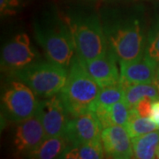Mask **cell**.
<instances>
[{
	"label": "cell",
	"mask_w": 159,
	"mask_h": 159,
	"mask_svg": "<svg viewBox=\"0 0 159 159\" xmlns=\"http://www.w3.org/2000/svg\"><path fill=\"white\" fill-rule=\"evenodd\" d=\"M124 93L125 89L121 82L116 85L102 88L99 92V95L94 102L92 109L95 106H111L116 102H120L124 100Z\"/></svg>",
	"instance_id": "20"
},
{
	"label": "cell",
	"mask_w": 159,
	"mask_h": 159,
	"mask_svg": "<svg viewBox=\"0 0 159 159\" xmlns=\"http://www.w3.org/2000/svg\"><path fill=\"white\" fill-rule=\"evenodd\" d=\"M150 119L156 122L157 125H159V99L154 100L151 105V112H150Z\"/></svg>",
	"instance_id": "23"
},
{
	"label": "cell",
	"mask_w": 159,
	"mask_h": 159,
	"mask_svg": "<svg viewBox=\"0 0 159 159\" xmlns=\"http://www.w3.org/2000/svg\"><path fill=\"white\" fill-rule=\"evenodd\" d=\"M146 97L152 100L159 99V90L154 82L130 84L125 88L124 101L129 109L134 108L139 101Z\"/></svg>",
	"instance_id": "18"
},
{
	"label": "cell",
	"mask_w": 159,
	"mask_h": 159,
	"mask_svg": "<svg viewBox=\"0 0 159 159\" xmlns=\"http://www.w3.org/2000/svg\"><path fill=\"white\" fill-rule=\"evenodd\" d=\"M36 113L43 125L47 137L65 135L68 115L59 93L39 101Z\"/></svg>",
	"instance_id": "7"
},
{
	"label": "cell",
	"mask_w": 159,
	"mask_h": 159,
	"mask_svg": "<svg viewBox=\"0 0 159 159\" xmlns=\"http://www.w3.org/2000/svg\"><path fill=\"white\" fill-rule=\"evenodd\" d=\"M34 34L48 60L66 68L70 67L76 51L69 25L66 26L62 23L37 25Z\"/></svg>",
	"instance_id": "4"
},
{
	"label": "cell",
	"mask_w": 159,
	"mask_h": 159,
	"mask_svg": "<svg viewBox=\"0 0 159 159\" xmlns=\"http://www.w3.org/2000/svg\"><path fill=\"white\" fill-rule=\"evenodd\" d=\"M67 68L49 61H35L15 72L18 80H21L34 91L43 97H51L60 93L66 82Z\"/></svg>",
	"instance_id": "3"
},
{
	"label": "cell",
	"mask_w": 159,
	"mask_h": 159,
	"mask_svg": "<svg viewBox=\"0 0 159 159\" xmlns=\"http://www.w3.org/2000/svg\"><path fill=\"white\" fill-rule=\"evenodd\" d=\"M68 141L65 135L46 137L37 148L28 154L30 158H60L69 147Z\"/></svg>",
	"instance_id": "15"
},
{
	"label": "cell",
	"mask_w": 159,
	"mask_h": 159,
	"mask_svg": "<svg viewBox=\"0 0 159 159\" xmlns=\"http://www.w3.org/2000/svg\"><path fill=\"white\" fill-rule=\"evenodd\" d=\"M77 56L87 61L100 57L109 50L104 29L96 16H89L70 21Z\"/></svg>",
	"instance_id": "5"
},
{
	"label": "cell",
	"mask_w": 159,
	"mask_h": 159,
	"mask_svg": "<svg viewBox=\"0 0 159 159\" xmlns=\"http://www.w3.org/2000/svg\"><path fill=\"white\" fill-rule=\"evenodd\" d=\"M145 54L159 64V20L148 33L146 39Z\"/></svg>",
	"instance_id": "21"
},
{
	"label": "cell",
	"mask_w": 159,
	"mask_h": 159,
	"mask_svg": "<svg viewBox=\"0 0 159 159\" xmlns=\"http://www.w3.org/2000/svg\"><path fill=\"white\" fill-rule=\"evenodd\" d=\"M134 158L152 159L157 157L159 145V129L132 138Z\"/></svg>",
	"instance_id": "16"
},
{
	"label": "cell",
	"mask_w": 159,
	"mask_h": 159,
	"mask_svg": "<svg viewBox=\"0 0 159 159\" xmlns=\"http://www.w3.org/2000/svg\"><path fill=\"white\" fill-rule=\"evenodd\" d=\"M157 158H159V145L157 147Z\"/></svg>",
	"instance_id": "25"
},
{
	"label": "cell",
	"mask_w": 159,
	"mask_h": 159,
	"mask_svg": "<svg viewBox=\"0 0 159 159\" xmlns=\"http://www.w3.org/2000/svg\"><path fill=\"white\" fill-rule=\"evenodd\" d=\"M153 82L154 84L157 86V88L159 90V64L157 69V73H156V75H155V79H154Z\"/></svg>",
	"instance_id": "24"
},
{
	"label": "cell",
	"mask_w": 159,
	"mask_h": 159,
	"mask_svg": "<svg viewBox=\"0 0 159 159\" xmlns=\"http://www.w3.org/2000/svg\"><path fill=\"white\" fill-rule=\"evenodd\" d=\"M117 60L115 54L109 49L102 56L82 62L88 73L102 89L120 82V73L118 70Z\"/></svg>",
	"instance_id": "13"
},
{
	"label": "cell",
	"mask_w": 159,
	"mask_h": 159,
	"mask_svg": "<svg viewBox=\"0 0 159 159\" xmlns=\"http://www.w3.org/2000/svg\"><path fill=\"white\" fill-rule=\"evenodd\" d=\"M158 128H159V125H158Z\"/></svg>",
	"instance_id": "26"
},
{
	"label": "cell",
	"mask_w": 159,
	"mask_h": 159,
	"mask_svg": "<svg viewBox=\"0 0 159 159\" xmlns=\"http://www.w3.org/2000/svg\"><path fill=\"white\" fill-rule=\"evenodd\" d=\"M102 140H95L80 145H71L60 158L65 159H101L104 157Z\"/></svg>",
	"instance_id": "17"
},
{
	"label": "cell",
	"mask_w": 159,
	"mask_h": 159,
	"mask_svg": "<svg viewBox=\"0 0 159 159\" xmlns=\"http://www.w3.org/2000/svg\"><path fill=\"white\" fill-rule=\"evenodd\" d=\"M129 111L130 109L124 100L111 106H95L92 109V111L97 115L102 129L115 125L125 126L129 119Z\"/></svg>",
	"instance_id": "14"
},
{
	"label": "cell",
	"mask_w": 159,
	"mask_h": 159,
	"mask_svg": "<svg viewBox=\"0 0 159 159\" xmlns=\"http://www.w3.org/2000/svg\"><path fill=\"white\" fill-rule=\"evenodd\" d=\"M101 88L87 71L82 60L74 57L68 70L66 82L59 95L70 116L91 111Z\"/></svg>",
	"instance_id": "1"
},
{
	"label": "cell",
	"mask_w": 159,
	"mask_h": 159,
	"mask_svg": "<svg viewBox=\"0 0 159 159\" xmlns=\"http://www.w3.org/2000/svg\"><path fill=\"white\" fill-rule=\"evenodd\" d=\"M102 127L97 115L89 111L85 113L73 116L69 119L65 136L69 144L80 145L85 142L101 139Z\"/></svg>",
	"instance_id": "9"
},
{
	"label": "cell",
	"mask_w": 159,
	"mask_h": 159,
	"mask_svg": "<svg viewBox=\"0 0 159 159\" xmlns=\"http://www.w3.org/2000/svg\"><path fill=\"white\" fill-rule=\"evenodd\" d=\"M103 29L109 49L119 62L135 60L145 54L146 39L139 20H120L109 23Z\"/></svg>",
	"instance_id": "2"
},
{
	"label": "cell",
	"mask_w": 159,
	"mask_h": 159,
	"mask_svg": "<svg viewBox=\"0 0 159 159\" xmlns=\"http://www.w3.org/2000/svg\"><path fill=\"white\" fill-rule=\"evenodd\" d=\"M153 101L154 100H152L151 98L146 97L138 102L134 109L140 117H142V118H149L150 117L151 105H152Z\"/></svg>",
	"instance_id": "22"
},
{
	"label": "cell",
	"mask_w": 159,
	"mask_h": 159,
	"mask_svg": "<svg viewBox=\"0 0 159 159\" xmlns=\"http://www.w3.org/2000/svg\"><path fill=\"white\" fill-rule=\"evenodd\" d=\"M47 137L37 113L19 122L13 134V147L18 154H28L37 148Z\"/></svg>",
	"instance_id": "10"
},
{
	"label": "cell",
	"mask_w": 159,
	"mask_h": 159,
	"mask_svg": "<svg viewBox=\"0 0 159 159\" xmlns=\"http://www.w3.org/2000/svg\"><path fill=\"white\" fill-rule=\"evenodd\" d=\"M120 64V82L124 89L130 84L152 83L158 63L144 54L142 57Z\"/></svg>",
	"instance_id": "11"
},
{
	"label": "cell",
	"mask_w": 159,
	"mask_h": 159,
	"mask_svg": "<svg viewBox=\"0 0 159 159\" xmlns=\"http://www.w3.org/2000/svg\"><path fill=\"white\" fill-rule=\"evenodd\" d=\"M101 140L105 154L109 157L117 159L134 157L133 142L124 125H115L102 129Z\"/></svg>",
	"instance_id": "12"
},
{
	"label": "cell",
	"mask_w": 159,
	"mask_h": 159,
	"mask_svg": "<svg viewBox=\"0 0 159 159\" xmlns=\"http://www.w3.org/2000/svg\"><path fill=\"white\" fill-rule=\"evenodd\" d=\"M35 93L21 80H12L5 88L1 102L4 114L11 121L19 123L34 116L39 102Z\"/></svg>",
	"instance_id": "6"
},
{
	"label": "cell",
	"mask_w": 159,
	"mask_h": 159,
	"mask_svg": "<svg viewBox=\"0 0 159 159\" xmlns=\"http://www.w3.org/2000/svg\"><path fill=\"white\" fill-rule=\"evenodd\" d=\"M39 57L31 46L29 35L19 34L3 48L1 64L6 68L16 72L37 61Z\"/></svg>",
	"instance_id": "8"
},
{
	"label": "cell",
	"mask_w": 159,
	"mask_h": 159,
	"mask_svg": "<svg viewBox=\"0 0 159 159\" xmlns=\"http://www.w3.org/2000/svg\"><path fill=\"white\" fill-rule=\"evenodd\" d=\"M131 138L146 134L159 129L158 125L150 118L140 117L135 109H130L128 122L125 126Z\"/></svg>",
	"instance_id": "19"
}]
</instances>
